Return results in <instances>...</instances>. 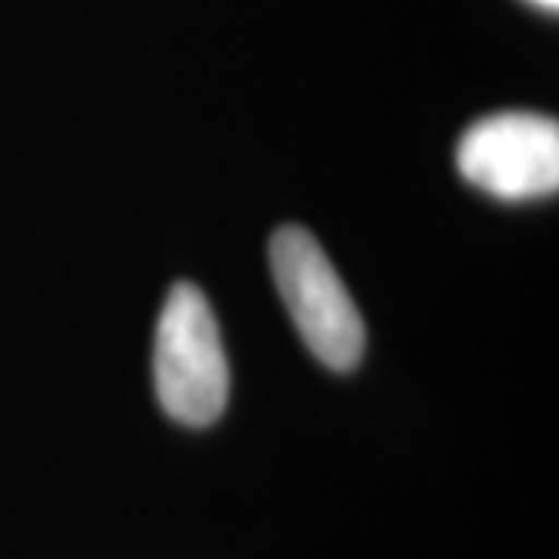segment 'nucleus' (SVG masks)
Wrapping results in <instances>:
<instances>
[{
  "mask_svg": "<svg viewBox=\"0 0 559 559\" xmlns=\"http://www.w3.org/2000/svg\"><path fill=\"white\" fill-rule=\"evenodd\" d=\"M156 392L183 426H212L227 407L230 370L218 320L200 286L175 283L156 326Z\"/></svg>",
  "mask_w": 559,
  "mask_h": 559,
  "instance_id": "nucleus-1",
  "label": "nucleus"
},
{
  "mask_svg": "<svg viewBox=\"0 0 559 559\" xmlns=\"http://www.w3.org/2000/svg\"><path fill=\"white\" fill-rule=\"evenodd\" d=\"M271 271L305 345L330 370H355L367 326L333 261L305 227H280L271 240Z\"/></svg>",
  "mask_w": 559,
  "mask_h": 559,
  "instance_id": "nucleus-2",
  "label": "nucleus"
},
{
  "mask_svg": "<svg viewBox=\"0 0 559 559\" xmlns=\"http://www.w3.org/2000/svg\"><path fill=\"white\" fill-rule=\"evenodd\" d=\"M457 168L495 200L554 197L559 190V124L538 112L485 116L460 138Z\"/></svg>",
  "mask_w": 559,
  "mask_h": 559,
  "instance_id": "nucleus-3",
  "label": "nucleus"
},
{
  "mask_svg": "<svg viewBox=\"0 0 559 559\" xmlns=\"http://www.w3.org/2000/svg\"><path fill=\"white\" fill-rule=\"evenodd\" d=\"M535 7H544V10H557L559 0H532Z\"/></svg>",
  "mask_w": 559,
  "mask_h": 559,
  "instance_id": "nucleus-4",
  "label": "nucleus"
}]
</instances>
